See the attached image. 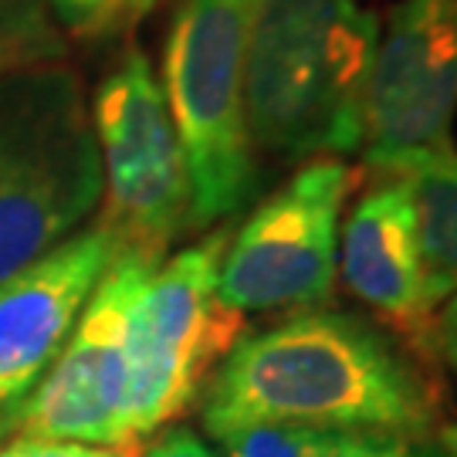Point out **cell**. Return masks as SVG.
<instances>
[{"label": "cell", "mask_w": 457, "mask_h": 457, "mask_svg": "<svg viewBox=\"0 0 457 457\" xmlns=\"http://www.w3.org/2000/svg\"><path fill=\"white\" fill-rule=\"evenodd\" d=\"M136 444H82L48 437H11L0 444V457H139Z\"/></svg>", "instance_id": "cell-16"}, {"label": "cell", "mask_w": 457, "mask_h": 457, "mask_svg": "<svg viewBox=\"0 0 457 457\" xmlns=\"http://www.w3.org/2000/svg\"><path fill=\"white\" fill-rule=\"evenodd\" d=\"M315 457H457L447 434H322Z\"/></svg>", "instance_id": "cell-14"}, {"label": "cell", "mask_w": 457, "mask_h": 457, "mask_svg": "<svg viewBox=\"0 0 457 457\" xmlns=\"http://www.w3.org/2000/svg\"><path fill=\"white\" fill-rule=\"evenodd\" d=\"M119 251V234L98 220L0 278V444L11 441L21 410L58 360Z\"/></svg>", "instance_id": "cell-10"}, {"label": "cell", "mask_w": 457, "mask_h": 457, "mask_svg": "<svg viewBox=\"0 0 457 457\" xmlns=\"http://www.w3.org/2000/svg\"><path fill=\"white\" fill-rule=\"evenodd\" d=\"M396 173H403L413 190L427 288L434 305H441L457 292V149L420 153Z\"/></svg>", "instance_id": "cell-12"}, {"label": "cell", "mask_w": 457, "mask_h": 457, "mask_svg": "<svg viewBox=\"0 0 457 457\" xmlns=\"http://www.w3.org/2000/svg\"><path fill=\"white\" fill-rule=\"evenodd\" d=\"M163 262L122 247L85 302L58 360L51 362L11 437L82 444L126 441L129 393V319L136 298Z\"/></svg>", "instance_id": "cell-8"}, {"label": "cell", "mask_w": 457, "mask_h": 457, "mask_svg": "<svg viewBox=\"0 0 457 457\" xmlns=\"http://www.w3.org/2000/svg\"><path fill=\"white\" fill-rule=\"evenodd\" d=\"M339 275L362 305L417 349H430L434 298L427 288L417 204L403 173H383L339 234Z\"/></svg>", "instance_id": "cell-11"}, {"label": "cell", "mask_w": 457, "mask_h": 457, "mask_svg": "<svg viewBox=\"0 0 457 457\" xmlns=\"http://www.w3.org/2000/svg\"><path fill=\"white\" fill-rule=\"evenodd\" d=\"M65 31L48 0H0V79L62 65Z\"/></svg>", "instance_id": "cell-13"}, {"label": "cell", "mask_w": 457, "mask_h": 457, "mask_svg": "<svg viewBox=\"0 0 457 457\" xmlns=\"http://www.w3.org/2000/svg\"><path fill=\"white\" fill-rule=\"evenodd\" d=\"M326 430L285 424H247L217 434L224 457H315Z\"/></svg>", "instance_id": "cell-15"}, {"label": "cell", "mask_w": 457, "mask_h": 457, "mask_svg": "<svg viewBox=\"0 0 457 457\" xmlns=\"http://www.w3.org/2000/svg\"><path fill=\"white\" fill-rule=\"evenodd\" d=\"M356 173L339 156H315L258 204L230 234L217 292L251 312L322 309L339 275V230Z\"/></svg>", "instance_id": "cell-7"}, {"label": "cell", "mask_w": 457, "mask_h": 457, "mask_svg": "<svg viewBox=\"0 0 457 457\" xmlns=\"http://www.w3.org/2000/svg\"><path fill=\"white\" fill-rule=\"evenodd\" d=\"M430 349H437L444 366L457 376V292L444 298V305L434 312L430 322Z\"/></svg>", "instance_id": "cell-19"}, {"label": "cell", "mask_w": 457, "mask_h": 457, "mask_svg": "<svg viewBox=\"0 0 457 457\" xmlns=\"http://www.w3.org/2000/svg\"><path fill=\"white\" fill-rule=\"evenodd\" d=\"M379 21L360 0H258L247 34V129L278 160L362 149Z\"/></svg>", "instance_id": "cell-2"}, {"label": "cell", "mask_w": 457, "mask_h": 457, "mask_svg": "<svg viewBox=\"0 0 457 457\" xmlns=\"http://www.w3.org/2000/svg\"><path fill=\"white\" fill-rule=\"evenodd\" d=\"M258 0H183L166 34L163 96L190 180L194 228L245 211L258 190L247 129V34Z\"/></svg>", "instance_id": "cell-4"}, {"label": "cell", "mask_w": 457, "mask_h": 457, "mask_svg": "<svg viewBox=\"0 0 457 457\" xmlns=\"http://www.w3.org/2000/svg\"><path fill=\"white\" fill-rule=\"evenodd\" d=\"M139 457H217V451L187 427H166L156 434V441L143 447Z\"/></svg>", "instance_id": "cell-18"}, {"label": "cell", "mask_w": 457, "mask_h": 457, "mask_svg": "<svg viewBox=\"0 0 457 457\" xmlns=\"http://www.w3.org/2000/svg\"><path fill=\"white\" fill-rule=\"evenodd\" d=\"M234 230L217 228L163 262L129 319L126 441L143 447L194 403L217 362L245 336V315L220 302V262Z\"/></svg>", "instance_id": "cell-5"}, {"label": "cell", "mask_w": 457, "mask_h": 457, "mask_svg": "<svg viewBox=\"0 0 457 457\" xmlns=\"http://www.w3.org/2000/svg\"><path fill=\"white\" fill-rule=\"evenodd\" d=\"M207 434L247 424L326 434H437L434 383L403 345L360 315L292 312L241 336L200 390Z\"/></svg>", "instance_id": "cell-1"}, {"label": "cell", "mask_w": 457, "mask_h": 457, "mask_svg": "<svg viewBox=\"0 0 457 457\" xmlns=\"http://www.w3.org/2000/svg\"><path fill=\"white\" fill-rule=\"evenodd\" d=\"M102 190L82 82L65 65L0 79V278L82 230Z\"/></svg>", "instance_id": "cell-3"}, {"label": "cell", "mask_w": 457, "mask_h": 457, "mask_svg": "<svg viewBox=\"0 0 457 457\" xmlns=\"http://www.w3.org/2000/svg\"><path fill=\"white\" fill-rule=\"evenodd\" d=\"M457 115V0H400L376 37L362 102V160L396 173L451 143Z\"/></svg>", "instance_id": "cell-9"}, {"label": "cell", "mask_w": 457, "mask_h": 457, "mask_svg": "<svg viewBox=\"0 0 457 457\" xmlns=\"http://www.w3.org/2000/svg\"><path fill=\"white\" fill-rule=\"evenodd\" d=\"M62 31L71 34H96L115 21L119 0H48Z\"/></svg>", "instance_id": "cell-17"}, {"label": "cell", "mask_w": 457, "mask_h": 457, "mask_svg": "<svg viewBox=\"0 0 457 457\" xmlns=\"http://www.w3.org/2000/svg\"><path fill=\"white\" fill-rule=\"evenodd\" d=\"M163 0H119L115 4V21H122V24H139L146 14H153L156 7H160Z\"/></svg>", "instance_id": "cell-20"}, {"label": "cell", "mask_w": 457, "mask_h": 457, "mask_svg": "<svg viewBox=\"0 0 457 457\" xmlns=\"http://www.w3.org/2000/svg\"><path fill=\"white\" fill-rule=\"evenodd\" d=\"M105 213L122 247L163 262L170 245L194 228L190 180L170 119L163 85L139 48L119 54L92 102Z\"/></svg>", "instance_id": "cell-6"}, {"label": "cell", "mask_w": 457, "mask_h": 457, "mask_svg": "<svg viewBox=\"0 0 457 457\" xmlns=\"http://www.w3.org/2000/svg\"><path fill=\"white\" fill-rule=\"evenodd\" d=\"M447 437H451V444H454V451H457V427L454 430H447Z\"/></svg>", "instance_id": "cell-21"}]
</instances>
